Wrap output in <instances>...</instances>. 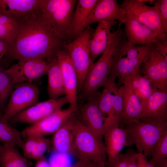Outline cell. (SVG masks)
I'll use <instances>...</instances> for the list:
<instances>
[{
    "label": "cell",
    "mask_w": 167,
    "mask_h": 167,
    "mask_svg": "<svg viewBox=\"0 0 167 167\" xmlns=\"http://www.w3.org/2000/svg\"><path fill=\"white\" fill-rule=\"evenodd\" d=\"M127 132L126 146L135 145L138 152L150 156L156 143L167 130V121L139 122L125 126Z\"/></svg>",
    "instance_id": "4"
},
{
    "label": "cell",
    "mask_w": 167,
    "mask_h": 167,
    "mask_svg": "<svg viewBox=\"0 0 167 167\" xmlns=\"http://www.w3.org/2000/svg\"><path fill=\"white\" fill-rule=\"evenodd\" d=\"M70 106L66 109L59 110L42 119L31 125L21 132L22 136L43 137L53 134L76 110Z\"/></svg>",
    "instance_id": "10"
},
{
    "label": "cell",
    "mask_w": 167,
    "mask_h": 167,
    "mask_svg": "<svg viewBox=\"0 0 167 167\" xmlns=\"http://www.w3.org/2000/svg\"><path fill=\"white\" fill-rule=\"evenodd\" d=\"M14 85L12 78L6 69L0 67V116H1Z\"/></svg>",
    "instance_id": "30"
},
{
    "label": "cell",
    "mask_w": 167,
    "mask_h": 167,
    "mask_svg": "<svg viewBox=\"0 0 167 167\" xmlns=\"http://www.w3.org/2000/svg\"><path fill=\"white\" fill-rule=\"evenodd\" d=\"M69 153L54 151L51 154L48 161L50 167H69L70 155Z\"/></svg>",
    "instance_id": "36"
},
{
    "label": "cell",
    "mask_w": 167,
    "mask_h": 167,
    "mask_svg": "<svg viewBox=\"0 0 167 167\" xmlns=\"http://www.w3.org/2000/svg\"><path fill=\"white\" fill-rule=\"evenodd\" d=\"M159 10L163 25L166 33H167V0H155L152 2Z\"/></svg>",
    "instance_id": "37"
},
{
    "label": "cell",
    "mask_w": 167,
    "mask_h": 167,
    "mask_svg": "<svg viewBox=\"0 0 167 167\" xmlns=\"http://www.w3.org/2000/svg\"><path fill=\"white\" fill-rule=\"evenodd\" d=\"M41 0H0V14L17 21L37 14L40 16Z\"/></svg>",
    "instance_id": "21"
},
{
    "label": "cell",
    "mask_w": 167,
    "mask_h": 167,
    "mask_svg": "<svg viewBox=\"0 0 167 167\" xmlns=\"http://www.w3.org/2000/svg\"><path fill=\"white\" fill-rule=\"evenodd\" d=\"M151 156V158L148 162L154 167L167 159V130L156 143Z\"/></svg>",
    "instance_id": "31"
},
{
    "label": "cell",
    "mask_w": 167,
    "mask_h": 167,
    "mask_svg": "<svg viewBox=\"0 0 167 167\" xmlns=\"http://www.w3.org/2000/svg\"><path fill=\"white\" fill-rule=\"evenodd\" d=\"M69 103L66 96L56 99L38 102L20 112L10 120L12 123H22L32 124L62 109Z\"/></svg>",
    "instance_id": "9"
},
{
    "label": "cell",
    "mask_w": 167,
    "mask_h": 167,
    "mask_svg": "<svg viewBox=\"0 0 167 167\" xmlns=\"http://www.w3.org/2000/svg\"><path fill=\"white\" fill-rule=\"evenodd\" d=\"M39 137L30 136L24 142L22 149L23 150L24 156L26 159H30L37 143Z\"/></svg>",
    "instance_id": "38"
},
{
    "label": "cell",
    "mask_w": 167,
    "mask_h": 167,
    "mask_svg": "<svg viewBox=\"0 0 167 167\" xmlns=\"http://www.w3.org/2000/svg\"><path fill=\"white\" fill-rule=\"evenodd\" d=\"M117 23L116 21H102L98 23L90 44V56L93 63L105 49L112 32V28Z\"/></svg>",
    "instance_id": "22"
},
{
    "label": "cell",
    "mask_w": 167,
    "mask_h": 167,
    "mask_svg": "<svg viewBox=\"0 0 167 167\" xmlns=\"http://www.w3.org/2000/svg\"><path fill=\"white\" fill-rule=\"evenodd\" d=\"M142 153H138L137 161V167H154L148 161Z\"/></svg>",
    "instance_id": "42"
},
{
    "label": "cell",
    "mask_w": 167,
    "mask_h": 167,
    "mask_svg": "<svg viewBox=\"0 0 167 167\" xmlns=\"http://www.w3.org/2000/svg\"><path fill=\"white\" fill-rule=\"evenodd\" d=\"M51 145V141L45 137H39L34 150L30 159L38 160L44 157Z\"/></svg>",
    "instance_id": "35"
},
{
    "label": "cell",
    "mask_w": 167,
    "mask_h": 167,
    "mask_svg": "<svg viewBox=\"0 0 167 167\" xmlns=\"http://www.w3.org/2000/svg\"><path fill=\"white\" fill-rule=\"evenodd\" d=\"M141 105L140 121H167V91L153 88L151 95Z\"/></svg>",
    "instance_id": "15"
},
{
    "label": "cell",
    "mask_w": 167,
    "mask_h": 167,
    "mask_svg": "<svg viewBox=\"0 0 167 167\" xmlns=\"http://www.w3.org/2000/svg\"><path fill=\"white\" fill-rule=\"evenodd\" d=\"M127 79L129 81L133 92L141 102L146 100L152 94L153 88L150 81L143 76H141L139 72L125 80Z\"/></svg>",
    "instance_id": "27"
},
{
    "label": "cell",
    "mask_w": 167,
    "mask_h": 167,
    "mask_svg": "<svg viewBox=\"0 0 167 167\" xmlns=\"http://www.w3.org/2000/svg\"><path fill=\"white\" fill-rule=\"evenodd\" d=\"M48 63L46 75L49 99H56L66 96L62 71L56 55Z\"/></svg>",
    "instance_id": "25"
},
{
    "label": "cell",
    "mask_w": 167,
    "mask_h": 167,
    "mask_svg": "<svg viewBox=\"0 0 167 167\" xmlns=\"http://www.w3.org/2000/svg\"><path fill=\"white\" fill-rule=\"evenodd\" d=\"M48 62L41 59L19 61L6 69L12 78L14 84L23 83H33L46 74Z\"/></svg>",
    "instance_id": "11"
},
{
    "label": "cell",
    "mask_w": 167,
    "mask_h": 167,
    "mask_svg": "<svg viewBox=\"0 0 167 167\" xmlns=\"http://www.w3.org/2000/svg\"><path fill=\"white\" fill-rule=\"evenodd\" d=\"M16 36L2 59L3 64L15 60L41 59L48 62L66 43L57 37L47 22L37 14L17 21Z\"/></svg>",
    "instance_id": "1"
},
{
    "label": "cell",
    "mask_w": 167,
    "mask_h": 167,
    "mask_svg": "<svg viewBox=\"0 0 167 167\" xmlns=\"http://www.w3.org/2000/svg\"><path fill=\"white\" fill-rule=\"evenodd\" d=\"M120 6L135 19L152 30L158 39L167 36L159 10L156 6H148L140 0H124Z\"/></svg>",
    "instance_id": "7"
},
{
    "label": "cell",
    "mask_w": 167,
    "mask_h": 167,
    "mask_svg": "<svg viewBox=\"0 0 167 167\" xmlns=\"http://www.w3.org/2000/svg\"><path fill=\"white\" fill-rule=\"evenodd\" d=\"M97 0H79L77 1L71 25V38L78 37L87 26L88 16Z\"/></svg>",
    "instance_id": "24"
},
{
    "label": "cell",
    "mask_w": 167,
    "mask_h": 167,
    "mask_svg": "<svg viewBox=\"0 0 167 167\" xmlns=\"http://www.w3.org/2000/svg\"><path fill=\"white\" fill-rule=\"evenodd\" d=\"M127 137V132L120 126L118 118L114 115L105 117L103 137L107 158L106 167L112 165L126 146Z\"/></svg>",
    "instance_id": "8"
},
{
    "label": "cell",
    "mask_w": 167,
    "mask_h": 167,
    "mask_svg": "<svg viewBox=\"0 0 167 167\" xmlns=\"http://www.w3.org/2000/svg\"><path fill=\"white\" fill-rule=\"evenodd\" d=\"M15 146L2 144L0 148V167H28L26 159Z\"/></svg>",
    "instance_id": "26"
},
{
    "label": "cell",
    "mask_w": 167,
    "mask_h": 167,
    "mask_svg": "<svg viewBox=\"0 0 167 167\" xmlns=\"http://www.w3.org/2000/svg\"><path fill=\"white\" fill-rule=\"evenodd\" d=\"M100 94L97 92L81 106L79 113L81 121H80L103 140L105 117L98 105Z\"/></svg>",
    "instance_id": "17"
},
{
    "label": "cell",
    "mask_w": 167,
    "mask_h": 167,
    "mask_svg": "<svg viewBox=\"0 0 167 167\" xmlns=\"http://www.w3.org/2000/svg\"><path fill=\"white\" fill-rule=\"evenodd\" d=\"M84 167H101L96 165L89 163L84 165Z\"/></svg>",
    "instance_id": "45"
},
{
    "label": "cell",
    "mask_w": 167,
    "mask_h": 167,
    "mask_svg": "<svg viewBox=\"0 0 167 167\" xmlns=\"http://www.w3.org/2000/svg\"><path fill=\"white\" fill-rule=\"evenodd\" d=\"M69 167H84V165L80 161H78L73 165Z\"/></svg>",
    "instance_id": "44"
},
{
    "label": "cell",
    "mask_w": 167,
    "mask_h": 167,
    "mask_svg": "<svg viewBox=\"0 0 167 167\" xmlns=\"http://www.w3.org/2000/svg\"><path fill=\"white\" fill-rule=\"evenodd\" d=\"M127 167H137V158L138 153L132 149L127 152Z\"/></svg>",
    "instance_id": "41"
},
{
    "label": "cell",
    "mask_w": 167,
    "mask_h": 167,
    "mask_svg": "<svg viewBox=\"0 0 167 167\" xmlns=\"http://www.w3.org/2000/svg\"><path fill=\"white\" fill-rule=\"evenodd\" d=\"M126 12L116 0H97L90 13L87 22V26L102 21H119L124 24Z\"/></svg>",
    "instance_id": "18"
},
{
    "label": "cell",
    "mask_w": 167,
    "mask_h": 167,
    "mask_svg": "<svg viewBox=\"0 0 167 167\" xmlns=\"http://www.w3.org/2000/svg\"><path fill=\"white\" fill-rule=\"evenodd\" d=\"M121 25L119 24L117 29L112 32L105 49L88 72L80 91L87 100L106 84L114 55L124 34Z\"/></svg>",
    "instance_id": "2"
},
{
    "label": "cell",
    "mask_w": 167,
    "mask_h": 167,
    "mask_svg": "<svg viewBox=\"0 0 167 167\" xmlns=\"http://www.w3.org/2000/svg\"><path fill=\"white\" fill-rule=\"evenodd\" d=\"M56 56L61 70L66 96L70 106L76 110L77 101L78 77L75 69L67 51L61 49Z\"/></svg>",
    "instance_id": "13"
},
{
    "label": "cell",
    "mask_w": 167,
    "mask_h": 167,
    "mask_svg": "<svg viewBox=\"0 0 167 167\" xmlns=\"http://www.w3.org/2000/svg\"><path fill=\"white\" fill-rule=\"evenodd\" d=\"M122 86L123 92V104L120 126H125L140 121L142 111L141 102L133 92L131 83L125 80Z\"/></svg>",
    "instance_id": "20"
},
{
    "label": "cell",
    "mask_w": 167,
    "mask_h": 167,
    "mask_svg": "<svg viewBox=\"0 0 167 167\" xmlns=\"http://www.w3.org/2000/svg\"><path fill=\"white\" fill-rule=\"evenodd\" d=\"M66 0H41L40 17L48 20L65 2Z\"/></svg>",
    "instance_id": "33"
},
{
    "label": "cell",
    "mask_w": 167,
    "mask_h": 167,
    "mask_svg": "<svg viewBox=\"0 0 167 167\" xmlns=\"http://www.w3.org/2000/svg\"><path fill=\"white\" fill-rule=\"evenodd\" d=\"M114 95L109 88L104 87L98 101L99 108L105 117L114 115L113 104Z\"/></svg>",
    "instance_id": "32"
},
{
    "label": "cell",
    "mask_w": 167,
    "mask_h": 167,
    "mask_svg": "<svg viewBox=\"0 0 167 167\" xmlns=\"http://www.w3.org/2000/svg\"><path fill=\"white\" fill-rule=\"evenodd\" d=\"M1 145L0 144V148H1Z\"/></svg>",
    "instance_id": "46"
},
{
    "label": "cell",
    "mask_w": 167,
    "mask_h": 167,
    "mask_svg": "<svg viewBox=\"0 0 167 167\" xmlns=\"http://www.w3.org/2000/svg\"></svg>",
    "instance_id": "47"
},
{
    "label": "cell",
    "mask_w": 167,
    "mask_h": 167,
    "mask_svg": "<svg viewBox=\"0 0 167 167\" xmlns=\"http://www.w3.org/2000/svg\"><path fill=\"white\" fill-rule=\"evenodd\" d=\"M148 55L129 58L120 55L116 51L106 82L115 83V79L118 78V84H123L125 80L139 72L141 65L146 61Z\"/></svg>",
    "instance_id": "16"
},
{
    "label": "cell",
    "mask_w": 167,
    "mask_h": 167,
    "mask_svg": "<svg viewBox=\"0 0 167 167\" xmlns=\"http://www.w3.org/2000/svg\"><path fill=\"white\" fill-rule=\"evenodd\" d=\"M18 24L16 20L6 15H0V38L8 45L11 44L17 34Z\"/></svg>",
    "instance_id": "29"
},
{
    "label": "cell",
    "mask_w": 167,
    "mask_h": 167,
    "mask_svg": "<svg viewBox=\"0 0 167 167\" xmlns=\"http://www.w3.org/2000/svg\"><path fill=\"white\" fill-rule=\"evenodd\" d=\"M74 119L72 116L53 134L51 143L54 151L72 154L74 142Z\"/></svg>",
    "instance_id": "23"
},
{
    "label": "cell",
    "mask_w": 167,
    "mask_h": 167,
    "mask_svg": "<svg viewBox=\"0 0 167 167\" xmlns=\"http://www.w3.org/2000/svg\"><path fill=\"white\" fill-rule=\"evenodd\" d=\"M37 160L35 167H50L48 161L44 156Z\"/></svg>",
    "instance_id": "43"
},
{
    "label": "cell",
    "mask_w": 167,
    "mask_h": 167,
    "mask_svg": "<svg viewBox=\"0 0 167 167\" xmlns=\"http://www.w3.org/2000/svg\"><path fill=\"white\" fill-rule=\"evenodd\" d=\"M114 95L113 109L114 115L118 118L119 122L121 119L123 104V92L122 86L119 88L117 86L108 87Z\"/></svg>",
    "instance_id": "34"
},
{
    "label": "cell",
    "mask_w": 167,
    "mask_h": 167,
    "mask_svg": "<svg viewBox=\"0 0 167 167\" xmlns=\"http://www.w3.org/2000/svg\"><path fill=\"white\" fill-rule=\"evenodd\" d=\"M154 49L167 60V36L158 39L154 43Z\"/></svg>",
    "instance_id": "39"
},
{
    "label": "cell",
    "mask_w": 167,
    "mask_h": 167,
    "mask_svg": "<svg viewBox=\"0 0 167 167\" xmlns=\"http://www.w3.org/2000/svg\"><path fill=\"white\" fill-rule=\"evenodd\" d=\"M127 152L124 153H120L109 167H127Z\"/></svg>",
    "instance_id": "40"
},
{
    "label": "cell",
    "mask_w": 167,
    "mask_h": 167,
    "mask_svg": "<svg viewBox=\"0 0 167 167\" xmlns=\"http://www.w3.org/2000/svg\"><path fill=\"white\" fill-rule=\"evenodd\" d=\"M74 147L72 154L84 165L93 164L106 167L107 158L105 144L79 120L74 118Z\"/></svg>",
    "instance_id": "3"
},
{
    "label": "cell",
    "mask_w": 167,
    "mask_h": 167,
    "mask_svg": "<svg viewBox=\"0 0 167 167\" xmlns=\"http://www.w3.org/2000/svg\"><path fill=\"white\" fill-rule=\"evenodd\" d=\"M39 91L33 83H20L12 91L8 103L1 116L2 120L8 122L14 116L39 102Z\"/></svg>",
    "instance_id": "6"
},
{
    "label": "cell",
    "mask_w": 167,
    "mask_h": 167,
    "mask_svg": "<svg viewBox=\"0 0 167 167\" xmlns=\"http://www.w3.org/2000/svg\"><path fill=\"white\" fill-rule=\"evenodd\" d=\"M125 12L124 24L128 45H145L157 42L158 38L152 30L135 19L129 13Z\"/></svg>",
    "instance_id": "19"
},
{
    "label": "cell",
    "mask_w": 167,
    "mask_h": 167,
    "mask_svg": "<svg viewBox=\"0 0 167 167\" xmlns=\"http://www.w3.org/2000/svg\"><path fill=\"white\" fill-rule=\"evenodd\" d=\"M22 133L12 127L8 122L2 121L0 116V142L22 148L24 142Z\"/></svg>",
    "instance_id": "28"
},
{
    "label": "cell",
    "mask_w": 167,
    "mask_h": 167,
    "mask_svg": "<svg viewBox=\"0 0 167 167\" xmlns=\"http://www.w3.org/2000/svg\"><path fill=\"white\" fill-rule=\"evenodd\" d=\"M94 29L90 26L76 38L65 44L78 77V92L81 90L88 72L93 63L90 56V44Z\"/></svg>",
    "instance_id": "5"
},
{
    "label": "cell",
    "mask_w": 167,
    "mask_h": 167,
    "mask_svg": "<svg viewBox=\"0 0 167 167\" xmlns=\"http://www.w3.org/2000/svg\"><path fill=\"white\" fill-rule=\"evenodd\" d=\"M77 1L66 0L48 20H45L55 35L66 42V40L71 39L72 22Z\"/></svg>",
    "instance_id": "14"
},
{
    "label": "cell",
    "mask_w": 167,
    "mask_h": 167,
    "mask_svg": "<svg viewBox=\"0 0 167 167\" xmlns=\"http://www.w3.org/2000/svg\"><path fill=\"white\" fill-rule=\"evenodd\" d=\"M154 48L143 63V76L149 80L153 88L167 91V60Z\"/></svg>",
    "instance_id": "12"
}]
</instances>
